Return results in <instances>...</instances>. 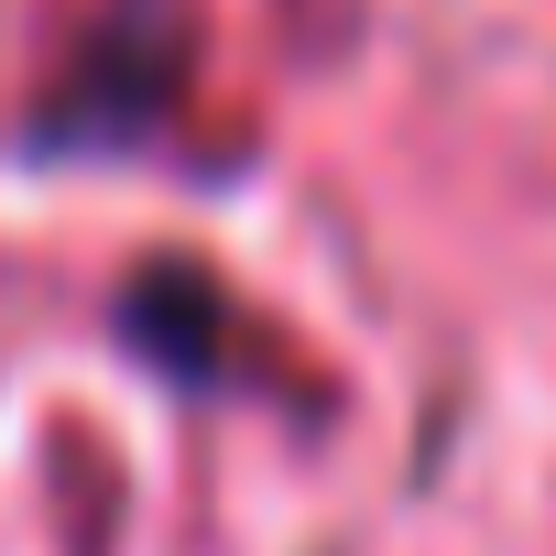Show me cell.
Masks as SVG:
<instances>
[{
  "label": "cell",
  "instance_id": "1",
  "mask_svg": "<svg viewBox=\"0 0 556 556\" xmlns=\"http://www.w3.org/2000/svg\"><path fill=\"white\" fill-rule=\"evenodd\" d=\"M175 77H186V23H175V0H153V23H142V12H110V23L88 34V55H77L55 121H66V142H99V121L142 131V121H164Z\"/></svg>",
  "mask_w": 556,
  "mask_h": 556
}]
</instances>
